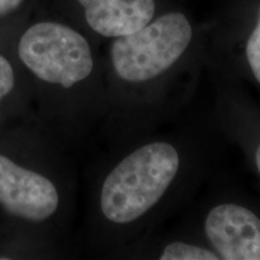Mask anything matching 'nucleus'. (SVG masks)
Returning <instances> with one entry per match:
<instances>
[{
	"label": "nucleus",
	"mask_w": 260,
	"mask_h": 260,
	"mask_svg": "<svg viewBox=\"0 0 260 260\" xmlns=\"http://www.w3.org/2000/svg\"><path fill=\"white\" fill-rule=\"evenodd\" d=\"M180 157L167 142L136 149L110 172L103 184L100 206L117 224L138 219L154 206L176 176Z\"/></svg>",
	"instance_id": "1"
},
{
	"label": "nucleus",
	"mask_w": 260,
	"mask_h": 260,
	"mask_svg": "<svg viewBox=\"0 0 260 260\" xmlns=\"http://www.w3.org/2000/svg\"><path fill=\"white\" fill-rule=\"evenodd\" d=\"M58 204V191L48 178L0 155V205L8 212L41 222L56 212Z\"/></svg>",
	"instance_id": "4"
},
{
	"label": "nucleus",
	"mask_w": 260,
	"mask_h": 260,
	"mask_svg": "<svg viewBox=\"0 0 260 260\" xmlns=\"http://www.w3.org/2000/svg\"><path fill=\"white\" fill-rule=\"evenodd\" d=\"M87 23L107 38H119L145 27L154 15V0H79Z\"/></svg>",
	"instance_id": "6"
},
{
	"label": "nucleus",
	"mask_w": 260,
	"mask_h": 260,
	"mask_svg": "<svg viewBox=\"0 0 260 260\" xmlns=\"http://www.w3.org/2000/svg\"><path fill=\"white\" fill-rule=\"evenodd\" d=\"M255 162H256V168H258V171L260 174V146L256 149V153H255Z\"/></svg>",
	"instance_id": "11"
},
{
	"label": "nucleus",
	"mask_w": 260,
	"mask_h": 260,
	"mask_svg": "<svg viewBox=\"0 0 260 260\" xmlns=\"http://www.w3.org/2000/svg\"><path fill=\"white\" fill-rule=\"evenodd\" d=\"M191 35V25L186 16L178 12L162 15L113 42V68L119 77L130 82L154 79L180 59Z\"/></svg>",
	"instance_id": "2"
},
{
	"label": "nucleus",
	"mask_w": 260,
	"mask_h": 260,
	"mask_svg": "<svg viewBox=\"0 0 260 260\" xmlns=\"http://www.w3.org/2000/svg\"><path fill=\"white\" fill-rule=\"evenodd\" d=\"M18 54L35 76L70 88L89 76L93 58L82 35L67 25L41 22L22 35Z\"/></svg>",
	"instance_id": "3"
},
{
	"label": "nucleus",
	"mask_w": 260,
	"mask_h": 260,
	"mask_svg": "<svg viewBox=\"0 0 260 260\" xmlns=\"http://www.w3.org/2000/svg\"><path fill=\"white\" fill-rule=\"evenodd\" d=\"M23 0H0V17L14 11Z\"/></svg>",
	"instance_id": "10"
},
{
	"label": "nucleus",
	"mask_w": 260,
	"mask_h": 260,
	"mask_svg": "<svg viewBox=\"0 0 260 260\" xmlns=\"http://www.w3.org/2000/svg\"><path fill=\"white\" fill-rule=\"evenodd\" d=\"M160 260H217L213 252L184 242H172L168 245L162 251Z\"/></svg>",
	"instance_id": "7"
},
{
	"label": "nucleus",
	"mask_w": 260,
	"mask_h": 260,
	"mask_svg": "<svg viewBox=\"0 0 260 260\" xmlns=\"http://www.w3.org/2000/svg\"><path fill=\"white\" fill-rule=\"evenodd\" d=\"M210 242L224 260H260V219L246 207L224 204L205 220Z\"/></svg>",
	"instance_id": "5"
},
{
	"label": "nucleus",
	"mask_w": 260,
	"mask_h": 260,
	"mask_svg": "<svg viewBox=\"0 0 260 260\" xmlns=\"http://www.w3.org/2000/svg\"><path fill=\"white\" fill-rule=\"evenodd\" d=\"M246 53L253 75L260 83V18L258 25L253 30L251 37L248 39V42H247Z\"/></svg>",
	"instance_id": "8"
},
{
	"label": "nucleus",
	"mask_w": 260,
	"mask_h": 260,
	"mask_svg": "<svg viewBox=\"0 0 260 260\" xmlns=\"http://www.w3.org/2000/svg\"><path fill=\"white\" fill-rule=\"evenodd\" d=\"M15 84V75L11 64L5 57L0 56V100L11 92Z\"/></svg>",
	"instance_id": "9"
}]
</instances>
